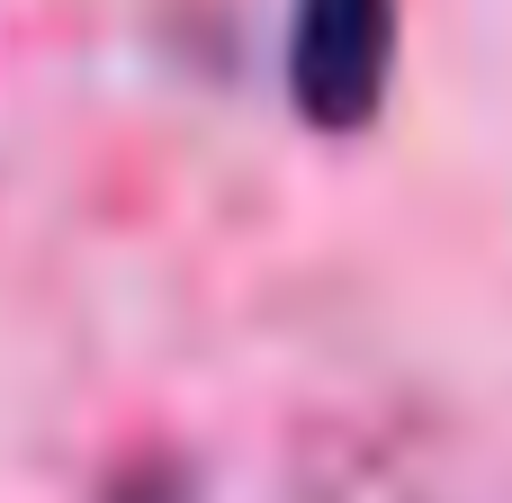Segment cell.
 <instances>
[{
    "label": "cell",
    "mask_w": 512,
    "mask_h": 503,
    "mask_svg": "<svg viewBox=\"0 0 512 503\" xmlns=\"http://www.w3.org/2000/svg\"><path fill=\"white\" fill-rule=\"evenodd\" d=\"M387 45H396L387 0H297V45H288L297 108L315 126H369L387 90Z\"/></svg>",
    "instance_id": "6da1fadb"
}]
</instances>
